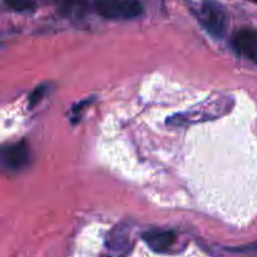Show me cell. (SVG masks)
<instances>
[{
    "label": "cell",
    "mask_w": 257,
    "mask_h": 257,
    "mask_svg": "<svg viewBox=\"0 0 257 257\" xmlns=\"http://www.w3.org/2000/svg\"><path fill=\"white\" fill-rule=\"evenodd\" d=\"M93 9L104 19L131 20L143 14L140 0H94Z\"/></svg>",
    "instance_id": "obj_1"
},
{
    "label": "cell",
    "mask_w": 257,
    "mask_h": 257,
    "mask_svg": "<svg viewBox=\"0 0 257 257\" xmlns=\"http://www.w3.org/2000/svg\"><path fill=\"white\" fill-rule=\"evenodd\" d=\"M198 20L211 37L217 39L225 37L227 32V17L223 8L218 3L205 0L198 13Z\"/></svg>",
    "instance_id": "obj_2"
},
{
    "label": "cell",
    "mask_w": 257,
    "mask_h": 257,
    "mask_svg": "<svg viewBox=\"0 0 257 257\" xmlns=\"http://www.w3.org/2000/svg\"><path fill=\"white\" fill-rule=\"evenodd\" d=\"M3 166L10 172H18L27 167L30 162L28 146L24 141L5 146L2 151Z\"/></svg>",
    "instance_id": "obj_3"
},
{
    "label": "cell",
    "mask_w": 257,
    "mask_h": 257,
    "mask_svg": "<svg viewBox=\"0 0 257 257\" xmlns=\"http://www.w3.org/2000/svg\"><path fill=\"white\" fill-rule=\"evenodd\" d=\"M232 49L241 57L257 64V32L250 28H242L231 39Z\"/></svg>",
    "instance_id": "obj_4"
},
{
    "label": "cell",
    "mask_w": 257,
    "mask_h": 257,
    "mask_svg": "<svg viewBox=\"0 0 257 257\" xmlns=\"http://www.w3.org/2000/svg\"><path fill=\"white\" fill-rule=\"evenodd\" d=\"M142 240L152 251L165 253L172 248L177 241V235L168 230H150L142 235Z\"/></svg>",
    "instance_id": "obj_5"
},
{
    "label": "cell",
    "mask_w": 257,
    "mask_h": 257,
    "mask_svg": "<svg viewBox=\"0 0 257 257\" xmlns=\"http://www.w3.org/2000/svg\"><path fill=\"white\" fill-rule=\"evenodd\" d=\"M63 18L69 20H80L89 10L88 0H50Z\"/></svg>",
    "instance_id": "obj_6"
},
{
    "label": "cell",
    "mask_w": 257,
    "mask_h": 257,
    "mask_svg": "<svg viewBox=\"0 0 257 257\" xmlns=\"http://www.w3.org/2000/svg\"><path fill=\"white\" fill-rule=\"evenodd\" d=\"M48 89H49V88H48L47 84H40L38 85L37 88H34V90L30 93L29 98H28V107H29V109L35 108L43 99H44V97L48 93Z\"/></svg>",
    "instance_id": "obj_7"
},
{
    "label": "cell",
    "mask_w": 257,
    "mask_h": 257,
    "mask_svg": "<svg viewBox=\"0 0 257 257\" xmlns=\"http://www.w3.org/2000/svg\"><path fill=\"white\" fill-rule=\"evenodd\" d=\"M9 9L15 12H29L34 9L35 4L33 0H3Z\"/></svg>",
    "instance_id": "obj_8"
},
{
    "label": "cell",
    "mask_w": 257,
    "mask_h": 257,
    "mask_svg": "<svg viewBox=\"0 0 257 257\" xmlns=\"http://www.w3.org/2000/svg\"><path fill=\"white\" fill-rule=\"evenodd\" d=\"M92 102H93V98H88V99L82 100V102H80V103L75 104L74 107H73V109H72L73 115H79L80 112H82L83 109H85V108H87L88 105L92 104Z\"/></svg>",
    "instance_id": "obj_9"
},
{
    "label": "cell",
    "mask_w": 257,
    "mask_h": 257,
    "mask_svg": "<svg viewBox=\"0 0 257 257\" xmlns=\"http://www.w3.org/2000/svg\"><path fill=\"white\" fill-rule=\"evenodd\" d=\"M257 250V243H252V245L242 246V247H235V248H228L230 252L233 253H241V252H250V251Z\"/></svg>",
    "instance_id": "obj_10"
},
{
    "label": "cell",
    "mask_w": 257,
    "mask_h": 257,
    "mask_svg": "<svg viewBox=\"0 0 257 257\" xmlns=\"http://www.w3.org/2000/svg\"><path fill=\"white\" fill-rule=\"evenodd\" d=\"M247 2H251V3H253V4H257V0H247Z\"/></svg>",
    "instance_id": "obj_11"
}]
</instances>
